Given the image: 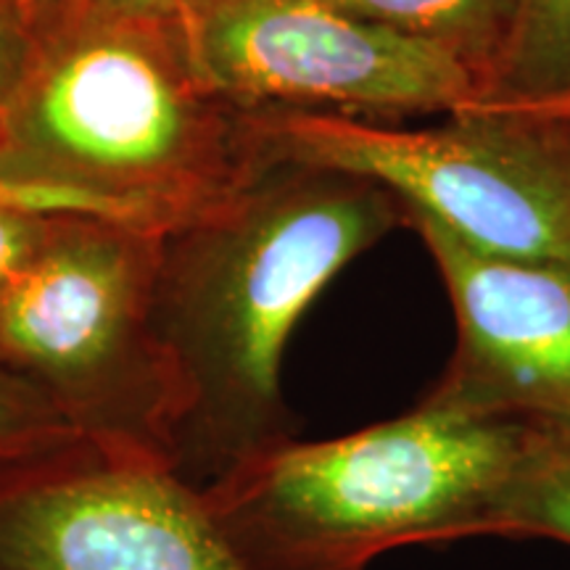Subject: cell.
Wrapping results in <instances>:
<instances>
[{
    "instance_id": "9c48e42d",
    "label": "cell",
    "mask_w": 570,
    "mask_h": 570,
    "mask_svg": "<svg viewBox=\"0 0 570 570\" xmlns=\"http://www.w3.org/2000/svg\"><path fill=\"white\" fill-rule=\"evenodd\" d=\"M325 3L454 56L479 77L483 98L497 80L518 17V0H325Z\"/></svg>"
},
{
    "instance_id": "5bb4252c",
    "label": "cell",
    "mask_w": 570,
    "mask_h": 570,
    "mask_svg": "<svg viewBox=\"0 0 570 570\" xmlns=\"http://www.w3.org/2000/svg\"><path fill=\"white\" fill-rule=\"evenodd\" d=\"M40 40V13L27 0H0V106L17 96Z\"/></svg>"
},
{
    "instance_id": "ac0fdd59",
    "label": "cell",
    "mask_w": 570,
    "mask_h": 570,
    "mask_svg": "<svg viewBox=\"0 0 570 570\" xmlns=\"http://www.w3.org/2000/svg\"><path fill=\"white\" fill-rule=\"evenodd\" d=\"M6 127H9V106H0V154L6 146Z\"/></svg>"
},
{
    "instance_id": "6da1fadb",
    "label": "cell",
    "mask_w": 570,
    "mask_h": 570,
    "mask_svg": "<svg viewBox=\"0 0 570 570\" xmlns=\"http://www.w3.org/2000/svg\"><path fill=\"white\" fill-rule=\"evenodd\" d=\"M404 225L381 185L275 164L161 238L154 325L180 377L173 470L196 489L296 436L283 354L348 262Z\"/></svg>"
},
{
    "instance_id": "e0dca14e",
    "label": "cell",
    "mask_w": 570,
    "mask_h": 570,
    "mask_svg": "<svg viewBox=\"0 0 570 570\" xmlns=\"http://www.w3.org/2000/svg\"><path fill=\"white\" fill-rule=\"evenodd\" d=\"M473 106H483V109H497V111H512L523 114V117L544 119V122H554L560 127H568L570 130V88L558 92V96L539 98V101H520V104H508V101H481ZM470 109V106H468Z\"/></svg>"
},
{
    "instance_id": "7a4b0ae2",
    "label": "cell",
    "mask_w": 570,
    "mask_h": 570,
    "mask_svg": "<svg viewBox=\"0 0 570 570\" xmlns=\"http://www.w3.org/2000/svg\"><path fill=\"white\" fill-rule=\"evenodd\" d=\"M246 111L206 88L175 21L53 11L9 104L0 175L80 185L185 219L262 173Z\"/></svg>"
},
{
    "instance_id": "d6986e66",
    "label": "cell",
    "mask_w": 570,
    "mask_h": 570,
    "mask_svg": "<svg viewBox=\"0 0 570 570\" xmlns=\"http://www.w3.org/2000/svg\"><path fill=\"white\" fill-rule=\"evenodd\" d=\"M27 3H32V6H35V11H38V13H42V11H46V9H48V6H51V3H53V0H27Z\"/></svg>"
},
{
    "instance_id": "5b68a950",
    "label": "cell",
    "mask_w": 570,
    "mask_h": 570,
    "mask_svg": "<svg viewBox=\"0 0 570 570\" xmlns=\"http://www.w3.org/2000/svg\"><path fill=\"white\" fill-rule=\"evenodd\" d=\"M246 125L262 167L365 177L481 252L570 262L568 127L483 106L423 130L298 109L246 111Z\"/></svg>"
},
{
    "instance_id": "52a82bcc",
    "label": "cell",
    "mask_w": 570,
    "mask_h": 570,
    "mask_svg": "<svg viewBox=\"0 0 570 570\" xmlns=\"http://www.w3.org/2000/svg\"><path fill=\"white\" fill-rule=\"evenodd\" d=\"M0 570H252L204 491L90 446L0 473Z\"/></svg>"
},
{
    "instance_id": "8992f818",
    "label": "cell",
    "mask_w": 570,
    "mask_h": 570,
    "mask_svg": "<svg viewBox=\"0 0 570 570\" xmlns=\"http://www.w3.org/2000/svg\"><path fill=\"white\" fill-rule=\"evenodd\" d=\"M175 27L206 88L238 111L454 114L483 98L454 56L325 0H202Z\"/></svg>"
},
{
    "instance_id": "3957f363",
    "label": "cell",
    "mask_w": 570,
    "mask_h": 570,
    "mask_svg": "<svg viewBox=\"0 0 570 570\" xmlns=\"http://www.w3.org/2000/svg\"><path fill=\"white\" fill-rule=\"evenodd\" d=\"M529 428L417 402L348 436L281 441L202 491L252 570H367L399 547L494 537Z\"/></svg>"
},
{
    "instance_id": "7c38bea8",
    "label": "cell",
    "mask_w": 570,
    "mask_h": 570,
    "mask_svg": "<svg viewBox=\"0 0 570 570\" xmlns=\"http://www.w3.org/2000/svg\"><path fill=\"white\" fill-rule=\"evenodd\" d=\"M88 444L38 391L0 370V473L80 452Z\"/></svg>"
},
{
    "instance_id": "30bf717a",
    "label": "cell",
    "mask_w": 570,
    "mask_h": 570,
    "mask_svg": "<svg viewBox=\"0 0 570 570\" xmlns=\"http://www.w3.org/2000/svg\"><path fill=\"white\" fill-rule=\"evenodd\" d=\"M494 537L570 544V425H531L499 499Z\"/></svg>"
},
{
    "instance_id": "8fae6325",
    "label": "cell",
    "mask_w": 570,
    "mask_h": 570,
    "mask_svg": "<svg viewBox=\"0 0 570 570\" xmlns=\"http://www.w3.org/2000/svg\"><path fill=\"white\" fill-rule=\"evenodd\" d=\"M568 88L570 0H518L508 53L483 101H539Z\"/></svg>"
},
{
    "instance_id": "2e32d148",
    "label": "cell",
    "mask_w": 570,
    "mask_h": 570,
    "mask_svg": "<svg viewBox=\"0 0 570 570\" xmlns=\"http://www.w3.org/2000/svg\"><path fill=\"white\" fill-rule=\"evenodd\" d=\"M202 0H53L40 17L53 11L69 13H98V17H125V19H151L175 21L185 9Z\"/></svg>"
},
{
    "instance_id": "9a60e30c",
    "label": "cell",
    "mask_w": 570,
    "mask_h": 570,
    "mask_svg": "<svg viewBox=\"0 0 570 570\" xmlns=\"http://www.w3.org/2000/svg\"><path fill=\"white\" fill-rule=\"evenodd\" d=\"M59 214L0 206V291L24 269Z\"/></svg>"
},
{
    "instance_id": "277c9868",
    "label": "cell",
    "mask_w": 570,
    "mask_h": 570,
    "mask_svg": "<svg viewBox=\"0 0 570 570\" xmlns=\"http://www.w3.org/2000/svg\"><path fill=\"white\" fill-rule=\"evenodd\" d=\"M164 233L59 214L0 291V370L98 458L173 470L185 399L154 325Z\"/></svg>"
},
{
    "instance_id": "ba28073f",
    "label": "cell",
    "mask_w": 570,
    "mask_h": 570,
    "mask_svg": "<svg viewBox=\"0 0 570 570\" xmlns=\"http://www.w3.org/2000/svg\"><path fill=\"white\" fill-rule=\"evenodd\" d=\"M458 320V348L420 402L479 420L570 425V262L468 246L404 209Z\"/></svg>"
},
{
    "instance_id": "4fadbf2b",
    "label": "cell",
    "mask_w": 570,
    "mask_h": 570,
    "mask_svg": "<svg viewBox=\"0 0 570 570\" xmlns=\"http://www.w3.org/2000/svg\"><path fill=\"white\" fill-rule=\"evenodd\" d=\"M0 206H19V209L46 214H80V217L159 227V230H169V227L183 223L180 214L167 209V206L98 194V190L80 188V185L40 180V177L0 175Z\"/></svg>"
}]
</instances>
